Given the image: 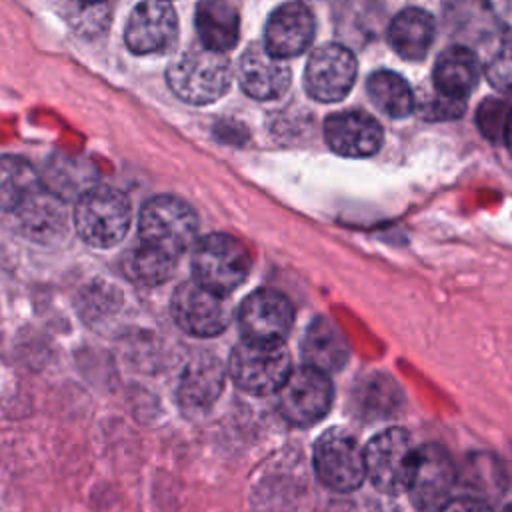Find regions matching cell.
Returning <instances> with one entry per match:
<instances>
[{
  "instance_id": "83f0119b",
  "label": "cell",
  "mask_w": 512,
  "mask_h": 512,
  "mask_svg": "<svg viewBox=\"0 0 512 512\" xmlns=\"http://www.w3.org/2000/svg\"><path fill=\"white\" fill-rule=\"evenodd\" d=\"M486 78L498 92L512 94V26L498 32L496 48L486 64Z\"/></svg>"
},
{
  "instance_id": "7c38bea8",
  "label": "cell",
  "mask_w": 512,
  "mask_h": 512,
  "mask_svg": "<svg viewBox=\"0 0 512 512\" xmlns=\"http://www.w3.org/2000/svg\"><path fill=\"white\" fill-rule=\"evenodd\" d=\"M294 322L290 300L270 288H262L246 296L238 312V324L246 340L282 342Z\"/></svg>"
},
{
  "instance_id": "3957f363",
  "label": "cell",
  "mask_w": 512,
  "mask_h": 512,
  "mask_svg": "<svg viewBox=\"0 0 512 512\" xmlns=\"http://www.w3.org/2000/svg\"><path fill=\"white\" fill-rule=\"evenodd\" d=\"M250 252L234 236L214 232L200 238L192 250V272L204 288L226 296L236 290L250 272Z\"/></svg>"
},
{
  "instance_id": "52a82bcc",
  "label": "cell",
  "mask_w": 512,
  "mask_h": 512,
  "mask_svg": "<svg viewBox=\"0 0 512 512\" xmlns=\"http://www.w3.org/2000/svg\"><path fill=\"white\" fill-rule=\"evenodd\" d=\"M314 472L334 492H352L366 478L364 450L356 438L342 428L324 432L314 446Z\"/></svg>"
},
{
  "instance_id": "8fae6325",
  "label": "cell",
  "mask_w": 512,
  "mask_h": 512,
  "mask_svg": "<svg viewBox=\"0 0 512 512\" xmlns=\"http://www.w3.org/2000/svg\"><path fill=\"white\" fill-rule=\"evenodd\" d=\"M356 78V58L340 44H324L312 52L304 72L306 92L320 102L342 100Z\"/></svg>"
},
{
  "instance_id": "5b68a950",
  "label": "cell",
  "mask_w": 512,
  "mask_h": 512,
  "mask_svg": "<svg viewBox=\"0 0 512 512\" xmlns=\"http://www.w3.org/2000/svg\"><path fill=\"white\" fill-rule=\"evenodd\" d=\"M196 230L194 210L174 196H156L140 212V242L176 260L192 246Z\"/></svg>"
},
{
  "instance_id": "4dcf8cb0",
  "label": "cell",
  "mask_w": 512,
  "mask_h": 512,
  "mask_svg": "<svg viewBox=\"0 0 512 512\" xmlns=\"http://www.w3.org/2000/svg\"><path fill=\"white\" fill-rule=\"evenodd\" d=\"M440 512H494V510L482 498L458 496V498H452Z\"/></svg>"
},
{
  "instance_id": "7402d4cb",
  "label": "cell",
  "mask_w": 512,
  "mask_h": 512,
  "mask_svg": "<svg viewBox=\"0 0 512 512\" xmlns=\"http://www.w3.org/2000/svg\"><path fill=\"white\" fill-rule=\"evenodd\" d=\"M446 20L454 36L470 42H484L498 30L496 14L486 0H452Z\"/></svg>"
},
{
  "instance_id": "30bf717a",
  "label": "cell",
  "mask_w": 512,
  "mask_h": 512,
  "mask_svg": "<svg viewBox=\"0 0 512 512\" xmlns=\"http://www.w3.org/2000/svg\"><path fill=\"white\" fill-rule=\"evenodd\" d=\"M174 322L188 334L210 338L226 330L230 308L224 296L204 288L200 282H182L170 302Z\"/></svg>"
},
{
  "instance_id": "9a60e30c",
  "label": "cell",
  "mask_w": 512,
  "mask_h": 512,
  "mask_svg": "<svg viewBox=\"0 0 512 512\" xmlns=\"http://www.w3.org/2000/svg\"><path fill=\"white\" fill-rule=\"evenodd\" d=\"M324 134L328 146L342 156L364 158L374 154L382 144L380 124L358 110H346L330 114L324 124Z\"/></svg>"
},
{
  "instance_id": "f1b7e54d",
  "label": "cell",
  "mask_w": 512,
  "mask_h": 512,
  "mask_svg": "<svg viewBox=\"0 0 512 512\" xmlns=\"http://www.w3.org/2000/svg\"><path fill=\"white\" fill-rule=\"evenodd\" d=\"M512 108L506 106L500 98H484L476 110V126L484 138L490 142H498L506 134L508 118Z\"/></svg>"
},
{
  "instance_id": "4316f807",
  "label": "cell",
  "mask_w": 512,
  "mask_h": 512,
  "mask_svg": "<svg viewBox=\"0 0 512 512\" xmlns=\"http://www.w3.org/2000/svg\"><path fill=\"white\" fill-rule=\"evenodd\" d=\"M356 400L360 404L362 414H368V418H382L398 408L402 392L398 390L392 378L378 374L362 384Z\"/></svg>"
},
{
  "instance_id": "7a4b0ae2",
  "label": "cell",
  "mask_w": 512,
  "mask_h": 512,
  "mask_svg": "<svg viewBox=\"0 0 512 512\" xmlns=\"http://www.w3.org/2000/svg\"><path fill=\"white\" fill-rule=\"evenodd\" d=\"M172 92L190 104H210L230 86L232 70L224 52L210 48H190L168 68Z\"/></svg>"
},
{
  "instance_id": "5bb4252c",
  "label": "cell",
  "mask_w": 512,
  "mask_h": 512,
  "mask_svg": "<svg viewBox=\"0 0 512 512\" xmlns=\"http://www.w3.org/2000/svg\"><path fill=\"white\" fill-rule=\"evenodd\" d=\"M314 16L302 2L282 4L272 12L264 32V46L276 58L302 54L314 38Z\"/></svg>"
},
{
  "instance_id": "f546056e",
  "label": "cell",
  "mask_w": 512,
  "mask_h": 512,
  "mask_svg": "<svg viewBox=\"0 0 512 512\" xmlns=\"http://www.w3.org/2000/svg\"><path fill=\"white\" fill-rule=\"evenodd\" d=\"M418 114L426 120H454L460 118L464 114L466 104L462 100H454V98H446L442 94H438L436 98H430L426 102H420L418 106Z\"/></svg>"
},
{
  "instance_id": "9c48e42d",
  "label": "cell",
  "mask_w": 512,
  "mask_h": 512,
  "mask_svg": "<svg viewBox=\"0 0 512 512\" xmlns=\"http://www.w3.org/2000/svg\"><path fill=\"white\" fill-rule=\"evenodd\" d=\"M334 398V388L326 372L302 366L292 370L286 384L278 390V410L294 426H312L322 420Z\"/></svg>"
},
{
  "instance_id": "484cf974",
  "label": "cell",
  "mask_w": 512,
  "mask_h": 512,
  "mask_svg": "<svg viewBox=\"0 0 512 512\" xmlns=\"http://www.w3.org/2000/svg\"><path fill=\"white\" fill-rule=\"evenodd\" d=\"M40 190V182L30 164L20 158L4 156L2 160V204L14 210L26 198Z\"/></svg>"
},
{
  "instance_id": "d4e9b609",
  "label": "cell",
  "mask_w": 512,
  "mask_h": 512,
  "mask_svg": "<svg viewBox=\"0 0 512 512\" xmlns=\"http://www.w3.org/2000/svg\"><path fill=\"white\" fill-rule=\"evenodd\" d=\"M176 262V258L140 242L124 258V270L134 282L144 286H156L166 282L174 274Z\"/></svg>"
},
{
  "instance_id": "1f68e13d",
  "label": "cell",
  "mask_w": 512,
  "mask_h": 512,
  "mask_svg": "<svg viewBox=\"0 0 512 512\" xmlns=\"http://www.w3.org/2000/svg\"><path fill=\"white\" fill-rule=\"evenodd\" d=\"M504 142H506L508 152L512 154V112H510V118H508V126H506V134H504Z\"/></svg>"
},
{
  "instance_id": "8992f818",
  "label": "cell",
  "mask_w": 512,
  "mask_h": 512,
  "mask_svg": "<svg viewBox=\"0 0 512 512\" xmlns=\"http://www.w3.org/2000/svg\"><path fill=\"white\" fill-rule=\"evenodd\" d=\"M416 448L412 438L402 428H388L376 434L364 448L366 476L370 484L388 496H398L408 490L414 468Z\"/></svg>"
},
{
  "instance_id": "44dd1931",
  "label": "cell",
  "mask_w": 512,
  "mask_h": 512,
  "mask_svg": "<svg viewBox=\"0 0 512 512\" xmlns=\"http://www.w3.org/2000/svg\"><path fill=\"white\" fill-rule=\"evenodd\" d=\"M224 384V372L216 358L202 356L194 360L180 382V402L186 408L198 410L212 404Z\"/></svg>"
},
{
  "instance_id": "4fadbf2b",
  "label": "cell",
  "mask_w": 512,
  "mask_h": 512,
  "mask_svg": "<svg viewBox=\"0 0 512 512\" xmlns=\"http://www.w3.org/2000/svg\"><path fill=\"white\" fill-rule=\"evenodd\" d=\"M178 32V20L172 6L164 0L140 2L126 24V46L134 54H154L168 50Z\"/></svg>"
},
{
  "instance_id": "e0dca14e",
  "label": "cell",
  "mask_w": 512,
  "mask_h": 512,
  "mask_svg": "<svg viewBox=\"0 0 512 512\" xmlns=\"http://www.w3.org/2000/svg\"><path fill=\"white\" fill-rule=\"evenodd\" d=\"M478 76L480 64L476 54L464 44H454L438 56L432 80L438 94L464 102L476 86Z\"/></svg>"
},
{
  "instance_id": "ba28073f",
  "label": "cell",
  "mask_w": 512,
  "mask_h": 512,
  "mask_svg": "<svg viewBox=\"0 0 512 512\" xmlns=\"http://www.w3.org/2000/svg\"><path fill=\"white\" fill-rule=\"evenodd\" d=\"M456 484V466L452 456L440 444L416 448L414 468L408 482V496L420 512H440L452 498Z\"/></svg>"
},
{
  "instance_id": "ac0fdd59",
  "label": "cell",
  "mask_w": 512,
  "mask_h": 512,
  "mask_svg": "<svg viewBox=\"0 0 512 512\" xmlns=\"http://www.w3.org/2000/svg\"><path fill=\"white\" fill-rule=\"evenodd\" d=\"M302 356L306 366L318 368L322 372H338L346 366L350 358V348L342 332L326 318H316L304 336Z\"/></svg>"
},
{
  "instance_id": "6da1fadb",
  "label": "cell",
  "mask_w": 512,
  "mask_h": 512,
  "mask_svg": "<svg viewBox=\"0 0 512 512\" xmlns=\"http://www.w3.org/2000/svg\"><path fill=\"white\" fill-rule=\"evenodd\" d=\"M228 374L248 394H278L292 374L290 354L282 342H254L244 338L230 352Z\"/></svg>"
},
{
  "instance_id": "d6986e66",
  "label": "cell",
  "mask_w": 512,
  "mask_h": 512,
  "mask_svg": "<svg viewBox=\"0 0 512 512\" xmlns=\"http://www.w3.org/2000/svg\"><path fill=\"white\" fill-rule=\"evenodd\" d=\"M434 18L422 8H406L390 22L388 40L406 60H422L434 42Z\"/></svg>"
},
{
  "instance_id": "d6a6232c",
  "label": "cell",
  "mask_w": 512,
  "mask_h": 512,
  "mask_svg": "<svg viewBox=\"0 0 512 512\" xmlns=\"http://www.w3.org/2000/svg\"><path fill=\"white\" fill-rule=\"evenodd\" d=\"M80 2H84V4H102L104 0H80Z\"/></svg>"
},
{
  "instance_id": "cb8c5ba5",
  "label": "cell",
  "mask_w": 512,
  "mask_h": 512,
  "mask_svg": "<svg viewBox=\"0 0 512 512\" xmlns=\"http://www.w3.org/2000/svg\"><path fill=\"white\" fill-rule=\"evenodd\" d=\"M366 88H368L370 100L392 118H404L416 106V100L408 82L396 72H390V70L374 72L368 78Z\"/></svg>"
},
{
  "instance_id": "836d02e7",
  "label": "cell",
  "mask_w": 512,
  "mask_h": 512,
  "mask_svg": "<svg viewBox=\"0 0 512 512\" xmlns=\"http://www.w3.org/2000/svg\"><path fill=\"white\" fill-rule=\"evenodd\" d=\"M504 512H512V502H510V504L504 508Z\"/></svg>"
},
{
  "instance_id": "2e32d148",
  "label": "cell",
  "mask_w": 512,
  "mask_h": 512,
  "mask_svg": "<svg viewBox=\"0 0 512 512\" xmlns=\"http://www.w3.org/2000/svg\"><path fill=\"white\" fill-rule=\"evenodd\" d=\"M238 82L248 96L272 100L288 88L290 68L282 58L272 56L266 46L250 44L238 62Z\"/></svg>"
},
{
  "instance_id": "ffe728a7",
  "label": "cell",
  "mask_w": 512,
  "mask_h": 512,
  "mask_svg": "<svg viewBox=\"0 0 512 512\" xmlns=\"http://www.w3.org/2000/svg\"><path fill=\"white\" fill-rule=\"evenodd\" d=\"M196 30L202 44L216 52L236 46L240 18L230 0H202L196 8Z\"/></svg>"
},
{
  "instance_id": "603a6c76",
  "label": "cell",
  "mask_w": 512,
  "mask_h": 512,
  "mask_svg": "<svg viewBox=\"0 0 512 512\" xmlns=\"http://www.w3.org/2000/svg\"><path fill=\"white\" fill-rule=\"evenodd\" d=\"M18 214L20 226L32 236V238H50L52 234H60L62 230V202L60 198L52 194H44L38 190L30 198H26L22 204L14 208Z\"/></svg>"
},
{
  "instance_id": "277c9868",
  "label": "cell",
  "mask_w": 512,
  "mask_h": 512,
  "mask_svg": "<svg viewBox=\"0 0 512 512\" xmlns=\"http://www.w3.org/2000/svg\"><path fill=\"white\" fill-rule=\"evenodd\" d=\"M74 224L82 240L94 248L118 244L130 224L128 198L108 186H92L76 202Z\"/></svg>"
}]
</instances>
